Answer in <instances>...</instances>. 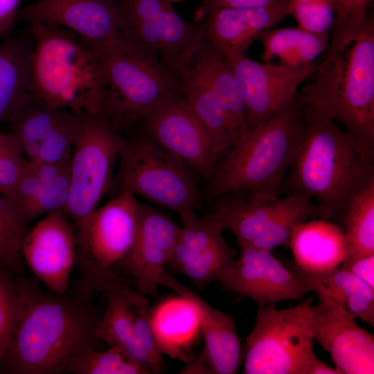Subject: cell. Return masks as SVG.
<instances>
[{
    "label": "cell",
    "mask_w": 374,
    "mask_h": 374,
    "mask_svg": "<svg viewBox=\"0 0 374 374\" xmlns=\"http://www.w3.org/2000/svg\"><path fill=\"white\" fill-rule=\"evenodd\" d=\"M206 37L203 20L193 23L183 19L172 7L161 33L159 57L163 64L178 77Z\"/></svg>",
    "instance_id": "30"
},
{
    "label": "cell",
    "mask_w": 374,
    "mask_h": 374,
    "mask_svg": "<svg viewBox=\"0 0 374 374\" xmlns=\"http://www.w3.org/2000/svg\"><path fill=\"white\" fill-rule=\"evenodd\" d=\"M274 0H201L199 18L206 12L222 8H256L267 5Z\"/></svg>",
    "instance_id": "42"
},
{
    "label": "cell",
    "mask_w": 374,
    "mask_h": 374,
    "mask_svg": "<svg viewBox=\"0 0 374 374\" xmlns=\"http://www.w3.org/2000/svg\"><path fill=\"white\" fill-rule=\"evenodd\" d=\"M223 56L240 90L248 132L294 99L300 86L315 71L320 59L292 67L280 63L260 62L246 53Z\"/></svg>",
    "instance_id": "11"
},
{
    "label": "cell",
    "mask_w": 374,
    "mask_h": 374,
    "mask_svg": "<svg viewBox=\"0 0 374 374\" xmlns=\"http://www.w3.org/2000/svg\"><path fill=\"white\" fill-rule=\"evenodd\" d=\"M178 78L184 98L206 129L220 156L239 141L226 110L206 78L192 61L179 73Z\"/></svg>",
    "instance_id": "24"
},
{
    "label": "cell",
    "mask_w": 374,
    "mask_h": 374,
    "mask_svg": "<svg viewBox=\"0 0 374 374\" xmlns=\"http://www.w3.org/2000/svg\"><path fill=\"white\" fill-rule=\"evenodd\" d=\"M109 190H127L178 213L195 211L202 196L194 172L141 130L123 140Z\"/></svg>",
    "instance_id": "7"
},
{
    "label": "cell",
    "mask_w": 374,
    "mask_h": 374,
    "mask_svg": "<svg viewBox=\"0 0 374 374\" xmlns=\"http://www.w3.org/2000/svg\"><path fill=\"white\" fill-rule=\"evenodd\" d=\"M314 339L327 351L342 373H374L373 335L361 328L343 305L318 294Z\"/></svg>",
    "instance_id": "17"
},
{
    "label": "cell",
    "mask_w": 374,
    "mask_h": 374,
    "mask_svg": "<svg viewBox=\"0 0 374 374\" xmlns=\"http://www.w3.org/2000/svg\"><path fill=\"white\" fill-rule=\"evenodd\" d=\"M341 265L374 289V254L342 263Z\"/></svg>",
    "instance_id": "43"
},
{
    "label": "cell",
    "mask_w": 374,
    "mask_h": 374,
    "mask_svg": "<svg viewBox=\"0 0 374 374\" xmlns=\"http://www.w3.org/2000/svg\"><path fill=\"white\" fill-rule=\"evenodd\" d=\"M8 269L0 265V366L6 349L22 315L24 299Z\"/></svg>",
    "instance_id": "37"
},
{
    "label": "cell",
    "mask_w": 374,
    "mask_h": 374,
    "mask_svg": "<svg viewBox=\"0 0 374 374\" xmlns=\"http://www.w3.org/2000/svg\"><path fill=\"white\" fill-rule=\"evenodd\" d=\"M337 0H290L289 15L298 26L307 30L328 34L333 24Z\"/></svg>",
    "instance_id": "40"
},
{
    "label": "cell",
    "mask_w": 374,
    "mask_h": 374,
    "mask_svg": "<svg viewBox=\"0 0 374 374\" xmlns=\"http://www.w3.org/2000/svg\"><path fill=\"white\" fill-rule=\"evenodd\" d=\"M239 247L238 258L220 280L226 288L260 306L300 299L310 292L304 280L287 269L271 250L249 244Z\"/></svg>",
    "instance_id": "15"
},
{
    "label": "cell",
    "mask_w": 374,
    "mask_h": 374,
    "mask_svg": "<svg viewBox=\"0 0 374 374\" xmlns=\"http://www.w3.org/2000/svg\"><path fill=\"white\" fill-rule=\"evenodd\" d=\"M11 151H22L21 143L11 132H4L0 127V156Z\"/></svg>",
    "instance_id": "45"
},
{
    "label": "cell",
    "mask_w": 374,
    "mask_h": 374,
    "mask_svg": "<svg viewBox=\"0 0 374 374\" xmlns=\"http://www.w3.org/2000/svg\"><path fill=\"white\" fill-rule=\"evenodd\" d=\"M139 202L131 192H120L75 227V266L80 274L76 294L91 300L120 278L112 267L121 262L133 244Z\"/></svg>",
    "instance_id": "8"
},
{
    "label": "cell",
    "mask_w": 374,
    "mask_h": 374,
    "mask_svg": "<svg viewBox=\"0 0 374 374\" xmlns=\"http://www.w3.org/2000/svg\"><path fill=\"white\" fill-rule=\"evenodd\" d=\"M327 49L303 100L374 152V14L370 4L337 0Z\"/></svg>",
    "instance_id": "1"
},
{
    "label": "cell",
    "mask_w": 374,
    "mask_h": 374,
    "mask_svg": "<svg viewBox=\"0 0 374 374\" xmlns=\"http://www.w3.org/2000/svg\"><path fill=\"white\" fill-rule=\"evenodd\" d=\"M311 296L295 306H260L246 337L244 374H309L318 358L312 346L315 308Z\"/></svg>",
    "instance_id": "9"
},
{
    "label": "cell",
    "mask_w": 374,
    "mask_h": 374,
    "mask_svg": "<svg viewBox=\"0 0 374 374\" xmlns=\"http://www.w3.org/2000/svg\"><path fill=\"white\" fill-rule=\"evenodd\" d=\"M120 287L130 303L134 338L141 362L151 373H159L164 369L166 363L152 329L149 301L145 295L130 288L123 280Z\"/></svg>",
    "instance_id": "34"
},
{
    "label": "cell",
    "mask_w": 374,
    "mask_h": 374,
    "mask_svg": "<svg viewBox=\"0 0 374 374\" xmlns=\"http://www.w3.org/2000/svg\"><path fill=\"white\" fill-rule=\"evenodd\" d=\"M182 226L166 266L188 277L198 290L220 281L235 261V251L224 240L222 222L211 213L179 215Z\"/></svg>",
    "instance_id": "13"
},
{
    "label": "cell",
    "mask_w": 374,
    "mask_h": 374,
    "mask_svg": "<svg viewBox=\"0 0 374 374\" xmlns=\"http://www.w3.org/2000/svg\"><path fill=\"white\" fill-rule=\"evenodd\" d=\"M314 218H321V215L312 198L303 193H290L280 198L273 218L249 245L271 251L279 246L289 247L295 229Z\"/></svg>",
    "instance_id": "33"
},
{
    "label": "cell",
    "mask_w": 374,
    "mask_h": 374,
    "mask_svg": "<svg viewBox=\"0 0 374 374\" xmlns=\"http://www.w3.org/2000/svg\"><path fill=\"white\" fill-rule=\"evenodd\" d=\"M22 151H11L0 156V194L10 196L30 168Z\"/></svg>",
    "instance_id": "41"
},
{
    "label": "cell",
    "mask_w": 374,
    "mask_h": 374,
    "mask_svg": "<svg viewBox=\"0 0 374 374\" xmlns=\"http://www.w3.org/2000/svg\"><path fill=\"white\" fill-rule=\"evenodd\" d=\"M150 313V323L161 354L189 362L193 346L201 332L195 305L181 296L162 301Z\"/></svg>",
    "instance_id": "22"
},
{
    "label": "cell",
    "mask_w": 374,
    "mask_h": 374,
    "mask_svg": "<svg viewBox=\"0 0 374 374\" xmlns=\"http://www.w3.org/2000/svg\"><path fill=\"white\" fill-rule=\"evenodd\" d=\"M289 247L295 267L308 273H321L341 265L347 258V242L342 227L332 221L314 218L299 225Z\"/></svg>",
    "instance_id": "21"
},
{
    "label": "cell",
    "mask_w": 374,
    "mask_h": 374,
    "mask_svg": "<svg viewBox=\"0 0 374 374\" xmlns=\"http://www.w3.org/2000/svg\"><path fill=\"white\" fill-rule=\"evenodd\" d=\"M18 21L65 28L93 50L123 41L114 0H36L19 9Z\"/></svg>",
    "instance_id": "16"
},
{
    "label": "cell",
    "mask_w": 374,
    "mask_h": 374,
    "mask_svg": "<svg viewBox=\"0 0 374 374\" xmlns=\"http://www.w3.org/2000/svg\"><path fill=\"white\" fill-rule=\"evenodd\" d=\"M139 125L146 136L183 161L194 173L208 182L214 177L219 156L206 129L182 93L157 106Z\"/></svg>",
    "instance_id": "12"
},
{
    "label": "cell",
    "mask_w": 374,
    "mask_h": 374,
    "mask_svg": "<svg viewBox=\"0 0 374 374\" xmlns=\"http://www.w3.org/2000/svg\"><path fill=\"white\" fill-rule=\"evenodd\" d=\"M168 1L172 3V2H176V1H182V0H168Z\"/></svg>",
    "instance_id": "47"
},
{
    "label": "cell",
    "mask_w": 374,
    "mask_h": 374,
    "mask_svg": "<svg viewBox=\"0 0 374 374\" xmlns=\"http://www.w3.org/2000/svg\"><path fill=\"white\" fill-rule=\"evenodd\" d=\"M190 61L220 99L240 140L248 132L244 107L237 81L223 55L205 37Z\"/></svg>",
    "instance_id": "27"
},
{
    "label": "cell",
    "mask_w": 374,
    "mask_h": 374,
    "mask_svg": "<svg viewBox=\"0 0 374 374\" xmlns=\"http://www.w3.org/2000/svg\"><path fill=\"white\" fill-rule=\"evenodd\" d=\"M158 283L186 299L196 308L204 339V347L198 357L210 373H237L242 362V353L235 318L213 308L165 269L159 273Z\"/></svg>",
    "instance_id": "19"
},
{
    "label": "cell",
    "mask_w": 374,
    "mask_h": 374,
    "mask_svg": "<svg viewBox=\"0 0 374 374\" xmlns=\"http://www.w3.org/2000/svg\"><path fill=\"white\" fill-rule=\"evenodd\" d=\"M93 51L103 74L101 112L122 135L164 100L182 93L178 77L161 61L134 53L123 41Z\"/></svg>",
    "instance_id": "6"
},
{
    "label": "cell",
    "mask_w": 374,
    "mask_h": 374,
    "mask_svg": "<svg viewBox=\"0 0 374 374\" xmlns=\"http://www.w3.org/2000/svg\"><path fill=\"white\" fill-rule=\"evenodd\" d=\"M352 1L355 3L368 4V3H371V2L373 1V0H352Z\"/></svg>",
    "instance_id": "46"
},
{
    "label": "cell",
    "mask_w": 374,
    "mask_h": 374,
    "mask_svg": "<svg viewBox=\"0 0 374 374\" xmlns=\"http://www.w3.org/2000/svg\"><path fill=\"white\" fill-rule=\"evenodd\" d=\"M340 220L348 247L343 263L374 254V181L353 197Z\"/></svg>",
    "instance_id": "31"
},
{
    "label": "cell",
    "mask_w": 374,
    "mask_h": 374,
    "mask_svg": "<svg viewBox=\"0 0 374 374\" xmlns=\"http://www.w3.org/2000/svg\"><path fill=\"white\" fill-rule=\"evenodd\" d=\"M373 159L374 152L304 101L302 131L287 188L315 201L321 219L340 220L353 197L374 181Z\"/></svg>",
    "instance_id": "3"
},
{
    "label": "cell",
    "mask_w": 374,
    "mask_h": 374,
    "mask_svg": "<svg viewBox=\"0 0 374 374\" xmlns=\"http://www.w3.org/2000/svg\"><path fill=\"white\" fill-rule=\"evenodd\" d=\"M220 201L211 213L224 229L235 235L238 246L250 244L273 218L280 198L271 202H252L241 195Z\"/></svg>",
    "instance_id": "29"
},
{
    "label": "cell",
    "mask_w": 374,
    "mask_h": 374,
    "mask_svg": "<svg viewBox=\"0 0 374 374\" xmlns=\"http://www.w3.org/2000/svg\"><path fill=\"white\" fill-rule=\"evenodd\" d=\"M39 183L34 199L23 213L28 224L40 215L64 210L69 195L70 167L56 177Z\"/></svg>",
    "instance_id": "38"
},
{
    "label": "cell",
    "mask_w": 374,
    "mask_h": 374,
    "mask_svg": "<svg viewBox=\"0 0 374 374\" xmlns=\"http://www.w3.org/2000/svg\"><path fill=\"white\" fill-rule=\"evenodd\" d=\"M179 229L180 226L163 211L139 202L136 236L121 262L142 294L157 296L159 274L170 258Z\"/></svg>",
    "instance_id": "18"
},
{
    "label": "cell",
    "mask_w": 374,
    "mask_h": 374,
    "mask_svg": "<svg viewBox=\"0 0 374 374\" xmlns=\"http://www.w3.org/2000/svg\"><path fill=\"white\" fill-rule=\"evenodd\" d=\"M28 224L9 199L0 194V265L23 276L21 247Z\"/></svg>",
    "instance_id": "36"
},
{
    "label": "cell",
    "mask_w": 374,
    "mask_h": 374,
    "mask_svg": "<svg viewBox=\"0 0 374 374\" xmlns=\"http://www.w3.org/2000/svg\"><path fill=\"white\" fill-rule=\"evenodd\" d=\"M21 0H0V38L6 37L17 22Z\"/></svg>",
    "instance_id": "44"
},
{
    "label": "cell",
    "mask_w": 374,
    "mask_h": 374,
    "mask_svg": "<svg viewBox=\"0 0 374 374\" xmlns=\"http://www.w3.org/2000/svg\"><path fill=\"white\" fill-rule=\"evenodd\" d=\"M70 160L69 195L64 212L77 227L109 191L125 136L99 112L78 114Z\"/></svg>",
    "instance_id": "10"
},
{
    "label": "cell",
    "mask_w": 374,
    "mask_h": 374,
    "mask_svg": "<svg viewBox=\"0 0 374 374\" xmlns=\"http://www.w3.org/2000/svg\"><path fill=\"white\" fill-rule=\"evenodd\" d=\"M79 125L78 114L69 112L67 115L40 141L37 160L56 163L71 159L73 146Z\"/></svg>",
    "instance_id": "39"
},
{
    "label": "cell",
    "mask_w": 374,
    "mask_h": 374,
    "mask_svg": "<svg viewBox=\"0 0 374 374\" xmlns=\"http://www.w3.org/2000/svg\"><path fill=\"white\" fill-rule=\"evenodd\" d=\"M64 373L73 374H148L141 363L116 347L105 351L91 349L71 359Z\"/></svg>",
    "instance_id": "35"
},
{
    "label": "cell",
    "mask_w": 374,
    "mask_h": 374,
    "mask_svg": "<svg viewBox=\"0 0 374 374\" xmlns=\"http://www.w3.org/2000/svg\"><path fill=\"white\" fill-rule=\"evenodd\" d=\"M122 280L120 278L103 293L107 303L98 321L97 333L110 347L121 349L143 364L135 341L130 303L120 287Z\"/></svg>",
    "instance_id": "32"
},
{
    "label": "cell",
    "mask_w": 374,
    "mask_h": 374,
    "mask_svg": "<svg viewBox=\"0 0 374 374\" xmlns=\"http://www.w3.org/2000/svg\"><path fill=\"white\" fill-rule=\"evenodd\" d=\"M120 17V31L125 46L134 53L160 61V38L169 10L168 0H114Z\"/></svg>",
    "instance_id": "23"
},
{
    "label": "cell",
    "mask_w": 374,
    "mask_h": 374,
    "mask_svg": "<svg viewBox=\"0 0 374 374\" xmlns=\"http://www.w3.org/2000/svg\"><path fill=\"white\" fill-rule=\"evenodd\" d=\"M76 231L64 210L51 212L26 233L21 247L35 278L50 290L66 293L76 263Z\"/></svg>",
    "instance_id": "14"
},
{
    "label": "cell",
    "mask_w": 374,
    "mask_h": 374,
    "mask_svg": "<svg viewBox=\"0 0 374 374\" xmlns=\"http://www.w3.org/2000/svg\"><path fill=\"white\" fill-rule=\"evenodd\" d=\"M303 107L298 91L288 105L231 147L208 182V197L238 194L258 202L277 199L298 149Z\"/></svg>",
    "instance_id": "4"
},
{
    "label": "cell",
    "mask_w": 374,
    "mask_h": 374,
    "mask_svg": "<svg viewBox=\"0 0 374 374\" xmlns=\"http://www.w3.org/2000/svg\"><path fill=\"white\" fill-rule=\"evenodd\" d=\"M290 0H274L256 8H215L203 20L206 38L222 54L245 53L266 30L289 15Z\"/></svg>",
    "instance_id": "20"
},
{
    "label": "cell",
    "mask_w": 374,
    "mask_h": 374,
    "mask_svg": "<svg viewBox=\"0 0 374 374\" xmlns=\"http://www.w3.org/2000/svg\"><path fill=\"white\" fill-rule=\"evenodd\" d=\"M329 39L330 33H313L297 26L269 29L258 39L262 46L264 62L276 57L280 64L297 67L319 59L327 49Z\"/></svg>",
    "instance_id": "28"
},
{
    "label": "cell",
    "mask_w": 374,
    "mask_h": 374,
    "mask_svg": "<svg viewBox=\"0 0 374 374\" xmlns=\"http://www.w3.org/2000/svg\"><path fill=\"white\" fill-rule=\"evenodd\" d=\"M24 308L3 356L0 373L60 374L76 356L94 349L100 318L91 299L46 292L17 277Z\"/></svg>",
    "instance_id": "2"
},
{
    "label": "cell",
    "mask_w": 374,
    "mask_h": 374,
    "mask_svg": "<svg viewBox=\"0 0 374 374\" xmlns=\"http://www.w3.org/2000/svg\"><path fill=\"white\" fill-rule=\"evenodd\" d=\"M28 24L33 41L31 93L51 107L75 114L101 112L103 74L94 51L65 28Z\"/></svg>",
    "instance_id": "5"
},
{
    "label": "cell",
    "mask_w": 374,
    "mask_h": 374,
    "mask_svg": "<svg viewBox=\"0 0 374 374\" xmlns=\"http://www.w3.org/2000/svg\"><path fill=\"white\" fill-rule=\"evenodd\" d=\"M30 30L0 42V122L11 116L31 93Z\"/></svg>",
    "instance_id": "25"
},
{
    "label": "cell",
    "mask_w": 374,
    "mask_h": 374,
    "mask_svg": "<svg viewBox=\"0 0 374 374\" xmlns=\"http://www.w3.org/2000/svg\"><path fill=\"white\" fill-rule=\"evenodd\" d=\"M310 292L323 294L343 305L356 318L374 326V289L346 267L339 266L321 273L293 269Z\"/></svg>",
    "instance_id": "26"
}]
</instances>
